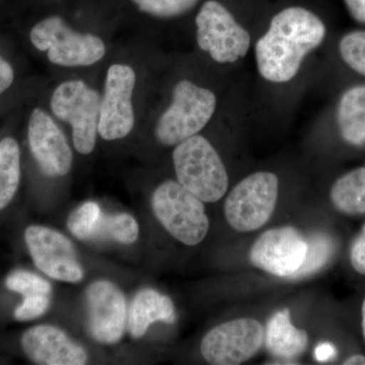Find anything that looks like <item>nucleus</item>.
Segmentation results:
<instances>
[{
	"mask_svg": "<svg viewBox=\"0 0 365 365\" xmlns=\"http://www.w3.org/2000/svg\"><path fill=\"white\" fill-rule=\"evenodd\" d=\"M335 33L325 14L304 4L267 14L250 55L256 74L251 114L289 116L309 86L321 83Z\"/></svg>",
	"mask_w": 365,
	"mask_h": 365,
	"instance_id": "nucleus-1",
	"label": "nucleus"
},
{
	"mask_svg": "<svg viewBox=\"0 0 365 365\" xmlns=\"http://www.w3.org/2000/svg\"><path fill=\"white\" fill-rule=\"evenodd\" d=\"M230 78L222 76L211 83L190 78L178 79L170 91L167 107L158 117L155 136L165 148H174L196 134L202 133L218 118L239 93Z\"/></svg>",
	"mask_w": 365,
	"mask_h": 365,
	"instance_id": "nucleus-2",
	"label": "nucleus"
},
{
	"mask_svg": "<svg viewBox=\"0 0 365 365\" xmlns=\"http://www.w3.org/2000/svg\"><path fill=\"white\" fill-rule=\"evenodd\" d=\"M265 18L240 13L223 0H205L194 20L197 48L211 68L230 76L251 55Z\"/></svg>",
	"mask_w": 365,
	"mask_h": 365,
	"instance_id": "nucleus-3",
	"label": "nucleus"
},
{
	"mask_svg": "<svg viewBox=\"0 0 365 365\" xmlns=\"http://www.w3.org/2000/svg\"><path fill=\"white\" fill-rule=\"evenodd\" d=\"M331 98L314 123V135L333 160L365 155V81L329 86Z\"/></svg>",
	"mask_w": 365,
	"mask_h": 365,
	"instance_id": "nucleus-4",
	"label": "nucleus"
},
{
	"mask_svg": "<svg viewBox=\"0 0 365 365\" xmlns=\"http://www.w3.org/2000/svg\"><path fill=\"white\" fill-rule=\"evenodd\" d=\"M176 180L204 203H215L227 195L230 174L212 141L202 133L174 146L172 155Z\"/></svg>",
	"mask_w": 365,
	"mask_h": 365,
	"instance_id": "nucleus-5",
	"label": "nucleus"
},
{
	"mask_svg": "<svg viewBox=\"0 0 365 365\" xmlns=\"http://www.w3.org/2000/svg\"><path fill=\"white\" fill-rule=\"evenodd\" d=\"M280 192V178L270 170H259L242 178L227 194L225 220L239 232L260 230L271 220Z\"/></svg>",
	"mask_w": 365,
	"mask_h": 365,
	"instance_id": "nucleus-6",
	"label": "nucleus"
},
{
	"mask_svg": "<svg viewBox=\"0 0 365 365\" xmlns=\"http://www.w3.org/2000/svg\"><path fill=\"white\" fill-rule=\"evenodd\" d=\"M151 206L163 227L185 246H197L207 237L210 222L203 201L177 180L158 185Z\"/></svg>",
	"mask_w": 365,
	"mask_h": 365,
	"instance_id": "nucleus-7",
	"label": "nucleus"
},
{
	"mask_svg": "<svg viewBox=\"0 0 365 365\" xmlns=\"http://www.w3.org/2000/svg\"><path fill=\"white\" fill-rule=\"evenodd\" d=\"M31 43L47 53L54 66L86 67L102 60L107 52L105 42L93 34L79 33L58 16L38 21L30 31Z\"/></svg>",
	"mask_w": 365,
	"mask_h": 365,
	"instance_id": "nucleus-8",
	"label": "nucleus"
},
{
	"mask_svg": "<svg viewBox=\"0 0 365 365\" xmlns=\"http://www.w3.org/2000/svg\"><path fill=\"white\" fill-rule=\"evenodd\" d=\"M50 107L57 119L71 124L76 150L90 155L98 134L100 93L81 79H71L53 91Z\"/></svg>",
	"mask_w": 365,
	"mask_h": 365,
	"instance_id": "nucleus-9",
	"label": "nucleus"
},
{
	"mask_svg": "<svg viewBox=\"0 0 365 365\" xmlns=\"http://www.w3.org/2000/svg\"><path fill=\"white\" fill-rule=\"evenodd\" d=\"M265 328L258 319L240 318L211 329L201 341L200 351L209 364L239 365L256 356L264 345Z\"/></svg>",
	"mask_w": 365,
	"mask_h": 365,
	"instance_id": "nucleus-10",
	"label": "nucleus"
},
{
	"mask_svg": "<svg viewBox=\"0 0 365 365\" xmlns=\"http://www.w3.org/2000/svg\"><path fill=\"white\" fill-rule=\"evenodd\" d=\"M135 86L136 72L130 66L115 63L108 69L98 127L104 140H119L131 133L135 124L132 102Z\"/></svg>",
	"mask_w": 365,
	"mask_h": 365,
	"instance_id": "nucleus-11",
	"label": "nucleus"
},
{
	"mask_svg": "<svg viewBox=\"0 0 365 365\" xmlns=\"http://www.w3.org/2000/svg\"><path fill=\"white\" fill-rule=\"evenodd\" d=\"M309 241L294 227H277L259 235L249 251L254 267L276 277H292L307 260Z\"/></svg>",
	"mask_w": 365,
	"mask_h": 365,
	"instance_id": "nucleus-12",
	"label": "nucleus"
},
{
	"mask_svg": "<svg viewBox=\"0 0 365 365\" xmlns=\"http://www.w3.org/2000/svg\"><path fill=\"white\" fill-rule=\"evenodd\" d=\"M25 241L34 263L46 275L63 282L83 279V269L66 235L52 228L31 225L26 230Z\"/></svg>",
	"mask_w": 365,
	"mask_h": 365,
	"instance_id": "nucleus-13",
	"label": "nucleus"
},
{
	"mask_svg": "<svg viewBox=\"0 0 365 365\" xmlns=\"http://www.w3.org/2000/svg\"><path fill=\"white\" fill-rule=\"evenodd\" d=\"M31 153L48 177H64L71 172L73 155L63 132L44 110L36 108L28 122Z\"/></svg>",
	"mask_w": 365,
	"mask_h": 365,
	"instance_id": "nucleus-14",
	"label": "nucleus"
},
{
	"mask_svg": "<svg viewBox=\"0 0 365 365\" xmlns=\"http://www.w3.org/2000/svg\"><path fill=\"white\" fill-rule=\"evenodd\" d=\"M91 335L103 344L122 339L127 322V304L123 292L107 280L93 282L86 292Z\"/></svg>",
	"mask_w": 365,
	"mask_h": 365,
	"instance_id": "nucleus-15",
	"label": "nucleus"
},
{
	"mask_svg": "<svg viewBox=\"0 0 365 365\" xmlns=\"http://www.w3.org/2000/svg\"><path fill=\"white\" fill-rule=\"evenodd\" d=\"M21 348L34 364L42 365H83L88 353L63 331L49 325L35 326L21 337Z\"/></svg>",
	"mask_w": 365,
	"mask_h": 365,
	"instance_id": "nucleus-16",
	"label": "nucleus"
},
{
	"mask_svg": "<svg viewBox=\"0 0 365 365\" xmlns=\"http://www.w3.org/2000/svg\"><path fill=\"white\" fill-rule=\"evenodd\" d=\"M346 79L365 81V28L355 26L335 33L324 62L321 83Z\"/></svg>",
	"mask_w": 365,
	"mask_h": 365,
	"instance_id": "nucleus-17",
	"label": "nucleus"
},
{
	"mask_svg": "<svg viewBox=\"0 0 365 365\" xmlns=\"http://www.w3.org/2000/svg\"><path fill=\"white\" fill-rule=\"evenodd\" d=\"M176 321V307L170 297L151 288L140 290L129 309V332L136 339L143 337L153 324H174Z\"/></svg>",
	"mask_w": 365,
	"mask_h": 365,
	"instance_id": "nucleus-18",
	"label": "nucleus"
},
{
	"mask_svg": "<svg viewBox=\"0 0 365 365\" xmlns=\"http://www.w3.org/2000/svg\"><path fill=\"white\" fill-rule=\"evenodd\" d=\"M328 200L338 215L365 217V163L336 175L329 185Z\"/></svg>",
	"mask_w": 365,
	"mask_h": 365,
	"instance_id": "nucleus-19",
	"label": "nucleus"
},
{
	"mask_svg": "<svg viewBox=\"0 0 365 365\" xmlns=\"http://www.w3.org/2000/svg\"><path fill=\"white\" fill-rule=\"evenodd\" d=\"M309 334L292 324L288 309L276 312L269 319L264 334V344L278 359H294L304 354L309 346Z\"/></svg>",
	"mask_w": 365,
	"mask_h": 365,
	"instance_id": "nucleus-20",
	"label": "nucleus"
},
{
	"mask_svg": "<svg viewBox=\"0 0 365 365\" xmlns=\"http://www.w3.org/2000/svg\"><path fill=\"white\" fill-rule=\"evenodd\" d=\"M20 182V146L13 137H6L0 141V210L11 202Z\"/></svg>",
	"mask_w": 365,
	"mask_h": 365,
	"instance_id": "nucleus-21",
	"label": "nucleus"
},
{
	"mask_svg": "<svg viewBox=\"0 0 365 365\" xmlns=\"http://www.w3.org/2000/svg\"><path fill=\"white\" fill-rule=\"evenodd\" d=\"M139 227L135 218L128 213L103 215L91 241L111 239L120 244H133L138 239Z\"/></svg>",
	"mask_w": 365,
	"mask_h": 365,
	"instance_id": "nucleus-22",
	"label": "nucleus"
},
{
	"mask_svg": "<svg viewBox=\"0 0 365 365\" xmlns=\"http://www.w3.org/2000/svg\"><path fill=\"white\" fill-rule=\"evenodd\" d=\"M309 241V252L307 260L302 269L295 274L297 276L309 275L318 272L333 260L337 253V240L327 232H318L312 235Z\"/></svg>",
	"mask_w": 365,
	"mask_h": 365,
	"instance_id": "nucleus-23",
	"label": "nucleus"
},
{
	"mask_svg": "<svg viewBox=\"0 0 365 365\" xmlns=\"http://www.w3.org/2000/svg\"><path fill=\"white\" fill-rule=\"evenodd\" d=\"M141 13L158 20H176L191 13L202 0H131Z\"/></svg>",
	"mask_w": 365,
	"mask_h": 365,
	"instance_id": "nucleus-24",
	"label": "nucleus"
},
{
	"mask_svg": "<svg viewBox=\"0 0 365 365\" xmlns=\"http://www.w3.org/2000/svg\"><path fill=\"white\" fill-rule=\"evenodd\" d=\"M103 212L98 203L88 201L69 215L67 227L76 239L91 241L100 225Z\"/></svg>",
	"mask_w": 365,
	"mask_h": 365,
	"instance_id": "nucleus-25",
	"label": "nucleus"
},
{
	"mask_svg": "<svg viewBox=\"0 0 365 365\" xmlns=\"http://www.w3.org/2000/svg\"><path fill=\"white\" fill-rule=\"evenodd\" d=\"M6 287L9 290L29 297V295L51 294V284L43 279L37 274L28 272L25 270L14 271L6 280Z\"/></svg>",
	"mask_w": 365,
	"mask_h": 365,
	"instance_id": "nucleus-26",
	"label": "nucleus"
},
{
	"mask_svg": "<svg viewBox=\"0 0 365 365\" xmlns=\"http://www.w3.org/2000/svg\"><path fill=\"white\" fill-rule=\"evenodd\" d=\"M49 295L37 294L25 297L21 306L14 311V318L18 321H31L43 316L49 309Z\"/></svg>",
	"mask_w": 365,
	"mask_h": 365,
	"instance_id": "nucleus-27",
	"label": "nucleus"
},
{
	"mask_svg": "<svg viewBox=\"0 0 365 365\" xmlns=\"http://www.w3.org/2000/svg\"><path fill=\"white\" fill-rule=\"evenodd\" d=\"M347 256L353 272L365 277V222L350 241Z\"/></svg>",
	"mask_w": 365,
	"mask_h": 365,
	"instance_id": "nucleus-28",
	"label": "nucleus"
},
{
	"mask_svg": "<svg viewBox=\"0 0 365 365\" xmlns=\"http://www.w3.org/2000/svg\"><path fill=\"white\" fill-rule=\"evenodd\" d=\"M342 4L353 23L365 28V0H342Z\"/></svg>",
	"mask_w": 365,
	"mask_h": 365,
	"instance_id": "nucleus-29",
	"label": "nucleus"
},
{
	"mask_svg": "<svg viewBox=\"0 0 365 365\" xmlns=\"http://www.w3.org/2000/svg\"><path fill=\"white\" fill-rule=\"evenodd\" d=\"M16 73L13 66L0 53V95L6 93L14 85Z\"/></svg>",
	"mask_w": 365,
	"mask_h": 365,
	"instance_id": "nucleus-30",
	"label": "nucleus"
},
{
	"mask_svg": "<svg viewBox=\"0 0 365 365\" xmlns=\"http://www.w3.org/2000/svg\"><path fill=\"white\" fill-rule=\"evenodd\" d=\"M337 356V347L331 342L321 343L314 349V357L319 362L333 361Z\"/></svg>",
	"mask_w": 365,
	"mask_h": 365,
	"instance_id": "nucleus-31",
	"label": "nucleus"
},
{
	"mask_svg": "<svg viewBox=\"0 0 365 365\" xmlns=\"http://www.w3.org/2000/svg\"><path fill=\"white\" fill-rule=\"evenodd\" d=\"M343 365L365 364V354L364 353H353L346 357L342 361Z\"/></svg>",
	"mask_w": 365,
	"mask_h": 365,
	"instance_id": "nucleus-32",
	"label": "nucleus"
},
{
	"mask_svg": "<svg viewBox=\"0 0 365 365\" xmlns=\"http://www.w3.org/2000/svg\"><path fill=\"white\" fill-rule=\"evenodd\" d=\"M359 325L360 333H361L362 340L365 345V294L362 297L361 302H360L359 309Z\"/></svg>",
	"mask_w": 365,
	"mask_h": 365,
	"instance_id": "nucleus-33",
	"label": "nucleus"
}]
</instances>
